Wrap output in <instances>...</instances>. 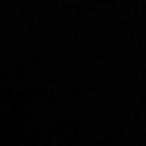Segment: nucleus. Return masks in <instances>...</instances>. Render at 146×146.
Instances as JSON below:
<instances>
[]
</instances>
